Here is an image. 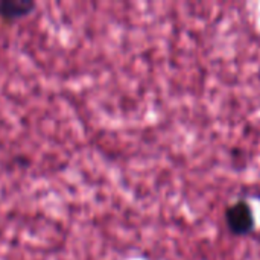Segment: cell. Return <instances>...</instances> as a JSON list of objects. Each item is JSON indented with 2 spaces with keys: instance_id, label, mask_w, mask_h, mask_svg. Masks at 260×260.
Masks as SVG:
<instances>
[{
  "instance_id": "6da1fadb",
  "label": "cell",
  "mask_w": 260,
  "mask_h": 260,
  "mask_svg": "<svg viewBox=\"0 0 260 260\" xmlns=\"http://www.w3.org/2000/svg\"><path fill=\"white\" fill-rule=\"evenodd\" d=\"M225 224L232 235L248 236L256 225L251 206L245 200H239L225 209Z\"/></svg>"
},
{
  "instance_id": "7a4b0ae2",
  "label": "cell",
  "mask_w": 260,
  "mask_h": 260,
  "mask_svg": "<svg viewBox=\"0 0 260 260\" xmlns=\"http://www.w3.org/2000/svg\"><path fill=\"white\" fill-rule=\"evenodd\" d=\"M34 8H35L34 2H27V0H3V2H0V17L8 20V21H14V20L23 18L24 15L32 12Z\"/></svg>"
}]
</instances>
